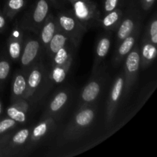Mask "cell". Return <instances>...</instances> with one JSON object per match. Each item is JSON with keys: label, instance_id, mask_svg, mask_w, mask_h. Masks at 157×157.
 Segmentation results:
<instances>
[{"label": "cell", "instance_id": "cell-30", "mask_svg": "<svg viewBox=\"0 0 157 157\" xmlns=\"http://www.w3.org/2000/svg\"><path fill=\"white\" fill-rule=\"evenodd\" d=\"M120 0H104V14L117 9Z\"/></svg>", "mask_w": 157, "mask_h": 157}, {"label": "cell", "instance_id": "cell-8", "mask_svg": "<svg viewBox=\"0 0 157 157\" xmlns=\"http://www.w3.org/2000/svg\"><path fill=\"white\" fill-rule=\"evenodd\" d=\"M42 48L39 38H29L25 40L19 61L21 67L29 69L38 59Z\"/></svg>", "mask_w": 157, "mask_h": 157}, {"label": "cell", "instance_id": "cell-15", "mask_svg": "<svg viewBox=\"0 0 157 157\" xmlns=\"http://www.w3.org/2000/svg\"><path fill=\"white\" fill-rule=\"evenodd\" d=\"M55 118L52 117H44L42 120L32 128L28 142L30 144H36L42 140L55 126Z\"/></svg>", "mask_w": 157, "mask_h": 157}, {"label": "cell", "instance_id": "cell-4", "mask_svg": "<svg viewBox=\"0 0 157 157\" xmlns=\"http://www.w3.org/2000/svg\"><path fill=\"white\" fill-rule=\"evenodd\" d=\"M49 14V3L48 0H38L32 10L25 15L20 24L25 30L38 34Z\"/></svg>", "mask_w": 157, "mask_h": 157}, {"label": "cell", "instance_id": "cell-9", "mask_svg": "<svg viewBox=\"0 0 157 157\" xmlns=\"http://www.w3.org/2000/svg\"><path fill=\"white\" fill-rule=\"evenodd\" d=\"M24 29L20 24H15L7 39V51L9 58L13 61H19L24 45Z\"/></svg>", "mask_w": 157, "mask_h": 157}, {"label": "cell", "instance_id": "cell-22", "mask_svg": "<svg viewBox=\"0 0 157 157\" xmlns=\"http://www.w3.org/2000/svg\"><path fill=\"white\" fill-rule=\"evenodd\" d=\"M31 130L32 128H23L16 132L12 137L9 138L6 146L7 152L24 146L29 141Z\"/></svg>", "mask_w": 157, "mask_h": 157}, {"label": "cell", "instance_id": "cell-33", "mask_svg": "<svg viewBox=\"0 0 157 157\" xmlns=\"http://www.w3.org/2000/svg\"><path fill=\"white\" fill-rule=\"evenodd\" d=\"M2 101H0V116L2 115Z\"/></svg>", "mask_w": 157, "mask_h": 157}, {"label": "cell", "instance_id": "cell-13", "mask_svg": "<svg viewBox=\"0 0 157 157\" xmlns=\"http://www.w3.org/2000/svg\"><path fill=\"white\" fill-rule=\"evenodd\" d=\"M140 29L141 25L138 26L130 35L124 38L117 46V48L116 52H115V55L113 58V64H115V66L120 64L130 53V51L133 48L138 38H139L140 34Z\"/></svg>", "mask_w": 157, "mask_h": 157}, {"label": "cell", "instance_id": "cell-26", "mask_svg": "<svg viewBox=\"0 0 157 157\" xmlns=\"http://www.w3.org/2000/svg\"><path fill=\"white\" fill-rule=\"evenodd\" d=\"M11 71V64L6 57L0 58V88L9 78Z\"/></svg>", "mask_w": 157, "mask_h": 157}, {"label": "cell", "instance_id": "cell-7", "mask_svg": "<svg viewBox=\"0 0 157 157\" xmlns=\"http://www.w3.org/2000/svg\"><path fill=\"white\" fill-rule=\"evenodd\" d=\"M124 87V72L119 74L113 81L107 99V110H106V123L109 126L112 124L116 114L118 104L120 102Z\"/></svg>", "mask_w": 157, "mask_h": 157}, {"label": "cell", "instance_id": "cell-19", "mask_svg": "<svg viewBox=\"0 0 157 157\" xmlns=\"http://www.w3.org/2000/svg\"><path fill=\"white\" fill-rule=\"evenodd\" d=\"M27 90V75L25 72H17L15 74L12 84V98L11 101L24 98Z\"/></svg>", "mask_w": 157, "mask_h": 157}, {"label": "cell", "instance_id": "cell-16", "mask_svg": "<svg viewBox=\"0 0 157 157\" xmlns=\"http://www.w3.org/2000/svg\"><path fill=\"white\" fill-rule=\"evenodd\" d=\"M29 105L27 100L24 98L16 100L12 102L6 110L7 117L12 118L18 124H24L27 120V113Z\"/></svg>", "mask_w": 157, "mask_h": 157}, {"label": "cell", "instance_id": "cell-1", "mask_svg": "<svg viewBox=\"0 0 157 157\" xmlns=\"http://www.w3.org/2000/svg\"><path fill=\"white\" fill-rule=\"evenodd\" d=\"M96 116V108L94 105L82 106L73 119L70 121L62 133L64 142L78 139L90 127Z\"/></svg>", "mask_w": 157, "mask_h": 157}, {"label": "cell", "instance_id": "cell-34", "mask_svg": "<svg viewBox=\"0 0 157 157\" xmlns=\"http://www.w3.org/2000/svg\"><path fill=\"white\" fill-rule=\"evenodd\" d=\"M69 1H70L71 2H75V1H78V0H69Z\"/></svg>", "mask_w": 157, "mask_h": 157}, {"label": "cell", "instance_id": "cell-11", "mask_svg": "<svg viewBox=\"0 0 157 157\" xmlns=\"http://www.w3.org/2000/svg\"><path fill=\"white\" fill-rule=\"evenodd\" d=\"M45 75V69L44 65L41 63L34 64L29 68V74L27 75V90L24 99L28 100L32 98L35 92L38 90L42 84Z\"/></svg>", "mask_w": 157, "mask_h": 157}, {"label": "cell", "instance_id": "cell-5", "mask_svg": "<svg viewBox=\"0 0 157 157\" xmlns=\"http://www.w3.org/2000/svg\"><path fill=\"white\" fill-rule=\"evenodd\" d=\"M140 69V47L135 44L133 48L126 56L125 62H124V87L123 92H124L125 94L128 93L129 90H130V87L136 81Z\"/></svg>", "mask_w": 157, "mask_h": 157}, {"label": "cell", "instance_id": "cell-6", "mask_svg": "<svg viewBox=\"0 0 157 157\" xmlns=\"http://www.w3.org/2000/svg\"><path fill=\"white\" fill-rule=\"evenodd\" d=\"M104 71L101 67L94 74H91V78L81 93V107L90 105L97 101L104 82L105 75Z\"/></svg>", "mask_w": 157, "mask_h": 157}, {"label": "cell", "instance_id": "cell-3", "mask_svg": "<svg viewBox=\"0 0 157 157\" xmlns=\"http://www.w3.org/2000/svg\"><path fill=\"white\" fill-rule=\"evenodd\" d=\"M71 3L74 15L86 30L100 24L99 11L96 5L90 0H78Z\"/></svg>", "mask_w": 157, "mask_h": 157}, {"label": "cell", "instance_id": "cell-25", "mask_svg": "<svg viewBox=\"0 0 157 157\" xmlns=\"http://www.w3.org/2000/svg\"><path fill=\"white\" fill-rule=\"evenodd\" d=\"M25 6V0H7L3 8V13L9 21L15 18Z\"/></svg>", "mask_w": 157, "mask_h": 157}, {"label": "cell", "instance_id": "cell-10", "mask_svg": "<svg viewBox=\"0 0 157 157\" xmlns=\"http://www.w3.org/2000/svg\"><path fill=\"white\" fill-rule=\"evenodd\" d=\"M141 25L140 13L130 11L125 16H123L121 24L117 29V46L121 41L130 35L136 28Z\"/></svg>", "mask_w": 157, "mask_h": 157}, {"label": "cell", "instance_id": "cell-28", "mask_svg": "<svg viewBox=\"0 0 157 157\" xmlns=\"http://www.w3.org/2000/svg\"><path fill=\"white\" fill-rule=\"evenodd\" d=\"M18 124V122H16L9 117L2 119L0 121V135L5 134L12 129L15 128Z\"/></svg>", "mask_w": 157, "mask_h": 157}, {"label": "cell", "instance_id": "cell-29", "mask_svg": "<svg viewBox=\"0 0 157 157\" xmlns=\"http://www.w3.org/2000/svg\"><path fill=\"white\" fill-rule=\"evenodd\" d=\"M10 138V134H2L0 135V156H7L6 155V146H7L8 141Z\"/></svg>", "mask_w": 157, "mask_h": 157}, {"label": "cell", "instance_id": "cell-21", "mask_svg": "<svg viewBox=\"0 0 157 157\" xmlns=\"http://www.w3.org/2000/svg\"><path fill=\"white\" fill-rule=\"evenodd\" d=\"M70 42V40L67 38V35L62 31L60 30L59 28H58L57 32H55V35L51 40L50 43H49L48 46L47 48V50H46V52H47L49 58L52 59V57L55 55V54L59 49H61V48H63Z\"/></svg>", "mask_w": 157, "mask_h": 157}, {"label": "cell", "instance_id": "cell-20", "mask_svg": "<svg viewBox=\"0 0 157 157\" xmlns=\"http://www.w3.org/2000/svg\"><path fill=\"white\" fill-rule=\"evenodd\" d=\"M123 16V11L120 9H115L114 10L105 13L104 16L100 20V25L107 32H113L117 29Z\"/></svg>", "mask_w": 157, "mask_h": 157}, {"label": "cell", "instance_id": "cell-32", "mask_svg": "<svg viewBox=\"0 0 157 157\" xmlns=\"http://www.w3.org/2000/svg\"><path fill=\"white\" fill-rule=\"evenodd\" d=\"M140 1L143 9L145 11H148L153 6L155 0H140Z\"/></svg>", "mask_w": 157, "mask_h": 157}, {"label": "cell", "instance_id": "cell-12", "mask_svg": "<svg viewBox=\"0 0 157 157\" xmlns=\"http://www.w3.org/2000/svg\"><path fill=\"white\" fill-rule=\"evenodd\" d=\"M112 32H107L102 35H101L97 41L96 48H95L94 58L93 67H92L91 74H94L99 69L101 68V65L107 57L110 45H111Z\"/></svg>", "mask_w": 157, "mask_h": 157}, {"label": "cell", "instance_id": "cell-27", "mask_svg": "<svg viewBox=\"0 0 157 157\" xmlns=\"http://www.w3.org/2000/svg\"><path fill=\"white\" fill-rule=\"evenodd\" d=\"M146 36L147 37L150 42L153 44H157V20L156 15L153 17L150 20V23L147 27V32L146 34Z\"/></svg>", "mask_w": 157, "mask_h": 157}, {"label": "cell", "instance_id": "cell-17", "mask_svg": "<svg viewBox=\"0 0 157 157\" xmlns=\"http://www.w3.org/2000/svg\"><path fill=\"white\" fill-rule=\"evenodd\" d=\"M69 99V91L63 90L58 91L51 100L44 117H52L55 118L64 109Z\"/></svg>", "mask_w": 157, "mask_h": 157}, {"label": "cell", "instance_id": "cell-23", "mask_svg": "<svg viewBox=\"0 0 157 157\" xmlns=\"http://www.w3.org/2000/svg\"><path fill=\"white\" fill-rule=\"evenodd\" d=\"M71 44H72L71 43H68L55 54L51 59L52 66L64 65L69 61L73 60V51L71 48Z\"/></svg>", "mask_w": 157, "mask_h": 157}, {"label": "cell", "instance_id": "cell-18", "mask_svg": "<svg viewBox=\"0 0 157 157\" xmlns=\"http://www.w3.org/2000/svg\"><path fill=\"white\" fill-rule=\"evenodd\" d=\"M157 55L156 45L150 42L146 35L143 38L142 43L140 47V67L142 69L147 68L153 62Z\"/></svg>", "mask_w": 157, "mask_h": 157}, {"label": "cell", "instance_id": "cell-24", "mask_svg": "<svg viewBox=\"0 0 157 157\" xmlns=\"http://www.w3.org/2000/svg\"><path fill=\"white\" fill-rule=\"evenodd\" d=\"M72 62H73V60L69 61L64 65L52 66V70L48 75V78L51 81L55 84H60L63 82L71 67Z\"/></svg>", "mask_w": 157, "mask_h": 157}, {"label": "cell", "instance_id": "cell-2", "mask_svg": "<svg viewBox=\"0 0 157 157\" xmlns=\"http://www.w3.org/2000/svg\"><path fill=\"white\" fill-rule=\"evenodd\" d=\"M58 28L67 36L71 43L78 48L87 30L73 13L61 12L56 16Z\"/></svg>", "mask_w": 157, "mask_h": 157}, {"label": "cell", "instance_id": "cell-31", "mask_svg": "<svg viewBox=\"0 0 157 157\" xmlns=\"http://www.w3.org/2000/svg\"><path fill=\"white\" fill-rule=\"evenodd\" d=\"M7 18L4 15L3 12L0 10V33L5 32L7 28Z\"/></svg>", "mask_w": 157, "mask_h": 157}, {"label": "cell", "instance_id": "cell-35", "mask_svg": "<svg viewBox=\"0 0 157 157\" xmlns=\"http://www.w3.org/2000/svg\"><path fill=\"white\" fill-rule=\"evenodd\" d=\"M48 1H50V2H54L55 0H48Z\"/></svg>", "mask_w": 157, "mask_h": 157}, {"label": "cell", "instance_id": "cell-14", "mask_svg": "<svg viewBox=\"0 0 157 157\" xmlns=\"http://www.w3.org/2000/svg\"><path fill=\"white\" fill-rule=\"evenodd\" d=\"M58 29V24L56 17L54 16L52 14L49 13L38 34L39 35V40L41 46L45 50V52L51 40L53 38Z\"/></svg>", "mask_w": 157, "mask_h": 157}]
</instances>
